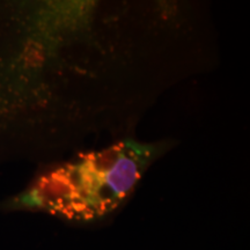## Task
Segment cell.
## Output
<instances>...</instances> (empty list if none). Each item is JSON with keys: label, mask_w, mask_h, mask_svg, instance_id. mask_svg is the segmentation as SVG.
Here are the masks:
<instances>
[{"label": "cell", "mask_w": 250, "mask_h": 250, "mask_svg": "<svg viewBox=\"0 0 250 250\" xmlns=\"http://www.w3.org/2000/svg\"><path fill=\"white\" fill-rule=\"evenodd\" d=\"M160 152L155 145L124 140L81 155L41 175L12 208L45 211L78 223L101 219L123 204Z\"/></svg>", "instance_id": "1"}]
</instances>
